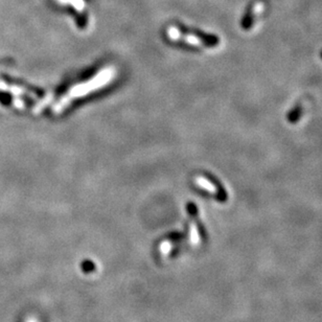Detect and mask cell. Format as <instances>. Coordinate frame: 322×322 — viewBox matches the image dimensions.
Returning <instances> with one entry per match:
<instances>
[{
	"label": "cell",
	"mask_w": 322,
	"mask_h": 322,
	"mask_svg": "<svg viewBox=\"0 0 322 322\" xmlns=\"http://www.w3.org/2000/svg\"><path fill=\"white\" fill-rule=\"evenodd\" d=\"M115 74L116 71L114 69V67H107L99 71L91 80L74 86V87L69 90L68 95L70 97H80L88 95L91 91L102 88L109 82H111L114 76H115Z\"/></svg>",
	"instance_id": "6da1fadb"
},
{
	"label": "cell",
	"mask_w": 322,
	"mask_h": 322,
	"mask_svg": "<svg viewBox=\"0 0 322 322\" xmlns=\"http://www.w3.org/2000/svg\"><path fill=\"white\" fill-rule=\"evenodd\" d=\"M303 107L302 106V104H297L294 108H292L291 111L288 113L287 120L290 124L298 123V120L303 115Z\"/></svg>",
	"instance_id": "7a4b0ae2"
},
{
	"label": "cell",
	"mask_w": 322,
	"mask_h": 322,
	"mask_svg": "<svg viewBox=\"0 0 322 322\" xmlns=\"http://www.w3.org/2000/svg\"><path fill=\"white\" fill-rule=\"evenodd\" d=\"M70 96L68 95H64L61 99H60V102L57 103L55 106H54V113L55 114H60L64 109L66 108V107L70 104Z\"/></svg>",
	"instance_id": "3957f363"
},
{
	"label": "cell",
	"mask_w": 322,
	"mask_h": 322,
	"mask_svg": "<svg viewBox=\"0 0 322 322\" xmlns=\"http://www.w3.org/2000/svg\"><path fill=\"white\" fill-rule=\"evenodd\" d=\"M0 88H2L4 90H10L13 92L14 95H27L34 98L37 97L36 96V95H33V94H31V92H28L26 89L21 88V87H10V86H6L3 83H0Z\"/></svg>",
	"instance_id": "277c9868"
},
{
	"label": "cell",
	"mask_w": 322,
	"mask_h": 322,
	"mask_svg": "<svg viewBox=\"0 0 322 322\" xmlns=\"http://www.w3.org/2000/svg\"><path fill=\"white\" fill-rule=\"evenodd\" d=\"M58 1L62 4H70L73 5L77 12H83L86 8V2L84 0H58Z\"/></svg>",
	"instance_id": "5b68a950"
},
{
	"label": "cell",
	"mask_w": 322,
	"mask_h": 322,
	"mask_svg": "<svg viewBox=\"0 0 322 322\" xmlns=\"http://www.w3.org/2000/svg\"><path fill=\"white\" fill-rule=\"evenodd\" d=\"M168 37L173 40V41H177V40H180L182 38V34L181 32L178 30L177 27L175 26H170L169 30H168Z\"/></svg>",
	"instance_id": "8992f818"
},
{
	"label": "cell",
	"mask_w": 322,
	"mask_h": 322,
	"mask_svg": "<svg viewBox=\"0 0 322 322\" xmlns=\"http://www.w3.org/2000/svg\"><path fill=\"white\" fill-rule=\"evenodd\" d=\"M53 98H54V95H48L44 99H43V101H41L37 106L34 107L33 112L34 113H39L42 110V108H44L46 105H48L49 103L53 101Z\"/></svg>",
	"instance_id": "52a82bcc"
},
{
	"label": "cell",
	"mask_w": 322,
	"mask_h": 322,
	"mask_svg": "<svg viewBox=\"0 0 322 322\" xmlns=\"http://www.w3.org/2000/svg\"><path fill=\"white\" fill-rule=\"evenodd\" d=\"M183 39L187 41L189 44L194 45V46H201L203 44V41L200 38L196 37V36H194V35L185 36V37H183Z\"/></svg>",
	"instance_id": "ba28073f"
},
{
	"label": "cell",
	"mask_w": 322,
	"mask_h": 322,
	"mask_svg": "<svg viewBox=\"0 0 322 322\" xmlns=\"http://www.w3.org/2000/svg\"><path fill=\"white\" fill-rule=\"evenodd\" d=\"M14 104H15L18 108H23V107L25 106L24 103L22 101H20V99H14Z\"/></svg>",
	"instance_id": "9c48e42d"
},
{
	"label": "cell",
	"mask_w": 322,
	"mask_h": 322,
	"mask_svg": "<svg viewBox=\"0 0 322 322\" xmlns=\"http://www.w3.org/2000/svg\"><path fill=\"white\" fill-rule=\"evenodd\" d=\"M320 57H321V59H322V52L320 53Z\"/></svg>",
	"instance_id": "30bf717a"
}]
</instances>
